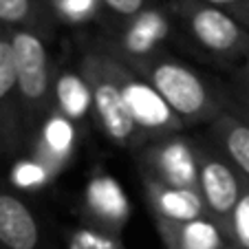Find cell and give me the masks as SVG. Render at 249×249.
Returning <instances> with one entry per match:
<instances>
[{
  "label": "cell",
  "instance_id": "cell-1",
  "mask_svg": "<svg viewBox=\"0 0 249 249\" xmlns=\"http://www.w3.org/2000/svg\"><path fill=\"white\" fill-rule=\"evenodd\" d=\"M128 66L137 71L159 93V97L168 104V108L185 126L205 122L212 124L227 110V99H223L218 90L212 89L188 64L165 55L163 51L146 60L130 62Z\"/></svg>",
  "mask_w": 249,
  "mask_h": 249
},
{
  "label": "cell",
  "instance_id": "cell-2",
  "mask_svg": "<svg viewBox=\"0 0 249 249\" xmlns=\"http://www.w3.org/2000/svg\"><path fill=\"white\" fill-rule=\"evenodd\" d=\"M16 60L27 148L44 119L55 108V73L51 69L44 36L29 29H7Z\"/></svg>",
  "mask_w": 249,
  "mask_h": 249
},
{
  "label": "cell",
  "instance_id": "cell-3",
  "mask_svg": "<svg viewBox=\"0 0 249 249\" xmlns=\"http://www.w3.org/2000/svg\"><path fill=\"white\" fill-rule=\"evenodd\" d=\"M77 73L86 82L90 93V110L97 119L99 128L115 146L141 150L150 137L135 124L130 110H128L124 95L115 82L108 66V53L99 44L84 49L80 55Z\"/></svg>",
  "mask_w": 249,
  "mask_h": 249
},
{
  "label": "cell",
  "instance_id": "cell-4",
  "mask_svg": "<svg viewBox=\"0 0 249 249\" xmlns=\"http://www.w3.org/2000/svg\"><path fill=\"white\" fill-rule=\"evenodd\" d=\"M99 47H102V44H99ZM104 51L108 53L110 73H113L119 90H122L124 102H126V106H128V110H130L137 126L146 132L150 139L179 135L185 124L168 108V104L159 97V93H157L137 71H132L122 57L110 53L108 49H104Z\"/></svg>",
  "mask_w": 249,
  "mask_h": 249
},
{
  "label": "cell",
  "instance_id": "cell-5",
  "mask_svg": "<svg viewBox=\"0 0 249 249\" xmlns=\"http://www.w3.org/2000/svg\"><path fill=\"white\" fill-rule=\"evenodd\" d=\"M181 20L190 38L210 55L221 60L249 57V29H245L225 11L207 2L188 0L181 5Z\"/></svg>",
  "mask_w": 249,
  "mask_h": 249
},
{
  "label": "cell",
  "instance_id": "cell-6",
  "mask_svg": "<svg viewBox=\"0 0 249 249\" xmlns=\"http://www.w3.org/2000/svg\"><path fill=\"white\" fill-rule=\"evenodd\" d=\"M198 150L201 146L181 135L150 139L139 150L141 177L172 188L198 190Z\"/></svg>",
  "mask_w": 249,
  "mask_h": 249
},
{
  "label": "cell",
  "instance_id": "cell-7",
  "mask_svg": "<svg viewBox=\"0 0 249 249\" xmlns=\"http://www.w3.org/2000/svg\"><path fill=\"white\" fill-rule=\"evenodd\" d=\"M247 179L223 157L218 148L201 146L198 150V192L205 203L207 216L225 234V227L236 203L245 192Z\"/></svg>",
  "mask_w": 249,
  "mask_h": 249
},
{
  "label": "cell",
  "instance_id": "cell-8",
  "mask_svg": "<svg viewBox=\"0 0 249 249\" xmlns=\"http://www.w3.org/2000/svg\"><path fill=\"white\" fill-rule=\"evenodd\" d=\"M22 150H27L22 102L16 77L14 49L5 31L0 38V157L14 159Z\"/></svg>",
  "mask_w": 249,
  "mask_h": 249
},
{
  "label": "cell",
  "instance_id": "cell-9",
  "mask_svg": "<svg viewBox=\"0 0 249 249\" xmlns=\"http://www.w3.org/2000/svg\"><path fill=\"white\" fill-rule=\"evenodd\" d=\"M0 249H42V225L33 207L0 185Z\"/></svg>",
  "mask_w": 249,
  "mask_h": 249
},
{
  "label": "cell",
  "instance_id": "cell-10",
  "mask_svg": "<svg viewBox=\"0 0 249 249\" xmlns=\"http://www.w3.org/2000/svg\"><path fill=\"white\" fill-rule=\"evenodd\" d=\"M130 20L132 22L124 29L119 38L106 40V42H102V47L108 49L117 57H122L126 64L161 53V42L168 36V22L163 16L143 11Z\"/></svg>",
  "mask_w": 249,
  "mask_h": 249
},
{
  "label": "cell",
  "instance_id": "cell-11",
  "mask_svg": "<svg viewBox=\"0 0 249 249\" xmlns=\"http://www.w3.org/2000/svg\"><path fill=\"white\" fill-rule=\"evenodd\" d=\"M75 143V130L73 122L60 113L57 108L51 110L36 137L31 139L27 150L31 152L33 163H38L40 170L47 174H55L73 155Z\"/></svg>",
  "mask_w": 249,
  "mask_h": 249
},
{
  "label": "cell",
  "instance_id": "cell-12",
  "mask_svg": "<svg viewBox=\"0 0 249 249\" xmlns=\"http://www.w3.org/2000/svg\"><path fill=\"white\" fill-rule=\"evenodd\" d=\"M86 221H93L97 225L106 227V230L122 234V227L126 225L130 207L124 196L122 188L110 179L108 174L95 177L86 188Z\"/></svg>",
  "mask_w": 249,
  "mask_h": 249
},
{
  "label": "cell",
  "instance_id": "cell-13",
  "mask_svg": "<svg viewBox=\"0 0 249 249\" xmlns=\"http://www.w3.org/2000/svg\"><path fill=\"white\" fill-rule=\"evenodd\" d=\"M143 188H146V196L152 207L155 218L183 223L207 216L205 203H203L198 190L172 188V185L157 183V181L150 179H143Z\"/></svg>",
  "mask_w": 249,
  "mask_h": 249
},
{
  "label": "cell",
  "instance_id": "cell-14",
  "mask_svg": "<svg viewBox=\"0 0 249 249\" xmlns=\"http://www.w3.org/2000/svg\"><path fill=\"white\" fill-rule=\"evenodd\" d=\"M157 230L165 249H227L230 245L223 230L210 216L183 223L157 218Z\"/></svg>",
  "mask_w": 249,
  "mask_h": 249
},
{
  "label": "cell",
  "instance_id": "cell-15",
  "mask_svg": "<svg viewBox=\"0 0 249 249\" xmlns=\"http://www.w3.org/2000/svg\"><path fill=\"white\" fill-rule=\"evenodd\" d=\"M212 139L223 157L249 181V124L225 110L212 122Z\"/></svg>",
  "mask_w": 249,
  "mask_h": 249
},
{
  "label": "cell",
  "instance_id": "cell-16",
  "mask_svg": "<svg viewBox=\"0 0 249 249\" xmlns=\"http://www.w3.org/2000/svg\"><path fill=\"white\" fill-rule=\"evenodd\" d=\"M55 108L71 122L80 119L90 108V93L80 73L55 75Z\"/></svg>",
  "mask_w": 249,
  "mask_h": 249
},
{
  "label": "cell",
  "instance_id": "cell-17",
  "mask_svg": "<svg viewBox=\"0 0 249 249\" xmlns=\"http://www.w3.org/2000/svg\"><path fill=\"white\" fill-rule=\"evenodd\" d=\"M0 22L5 29H29L44 36L49 22L38 0H0Z\"/></svg>",
  "mask_w": 249,
  "mask_h": 249
},
{
  "label": "cell",
  "instance_id": "cell-18",
  "mask_svg": "<svg viewBox=\"0 0 249 249\" xmlns=\"http://www.w3.org/2000/svg\"><path fill=\"white\" fill-rule=\"evenodd\" d=\"M64 243L66 249H128L122 234H115L86 218L64 231Z\"/></svg>",
  "mask_w": 249,
  "mask_h": 249
},
{
  "label": "cell",
  "instance_id": "cell-19",
  "mask_svg": "<svg viewBox=\"0 0 249 249\" xmlns=\"http://www.w3.org/2000/svg\"><path fill=\"white\" fill-rule=\"evenodd\" d=\"M225 238L231 249H249V181L231 212L230 223L225 227Z\"/></svg>",
  "mask_w": 249,
  "mask_h": 249
},
{
  "label": "cell",
  "instance_id": "cell-20",
  "mask_svg": "<svg viewBox=\"0 0 249 249\" xmlns=\"http://www.w3.org/2000/svg\"><path fill=\"white\" fill-rule=\"evenodd\" d=\"M207 5L230 14L234 20H238L245 29H249V0H203Z\"/></svg>",
  "mask_w": 249,
  "mask_h": 249
},
{
  "label": "cell",
  "instance_id": "cell-21",
  "mask_svg": "<svg viewBox=\"0 0 249 249\" xmlns=\"http://www.w3.org/2000/svg\"><path fill=\"white\" fill-rule=\"evenodd\" d=\"M102 2L110 11H115L117 16H124V18H135V16L143 14V9H146V0H102Z\"/></svg>",
  "mask_w": 249,
  "mask_h": 249
},
{
  "label": "cell",
  "instance_id": "cell-22",
  "mask_svg": "<svg viewBox=\"0 0 249 249\" xmlns=\"http://www.w3.org/2000/svg\"><path fill=\"white\" fill-rule=\"evenodd\" d=\"M93 0H60V11L71 18H86L90 14Z\"/></svg>",
  "mask_w": 249,
  "mask_h": 249
},
{
  "label": "cell",
  "instance_id": "cell-23",
  "mask_svg": "<svg viewBox=\"0 0 249 249\" xmlns=\"http://www.w3.org/2000/svg\"><path fill=\"white\" fill-rule=\"evenodd\" d=\"M238 84H240V99L249 102V57L243 62L238 71Z\"/></svg>",
  "mask_w": 249,
  "mask_h": 249
},
{
  "label": "cell",
  "instance_id": "cell-24",
  "mask_svg": "<svg viewBox=\"0 0 249 249\" xmlns=\"http://www.w3.org/2000/svg\"><path fill=\"white\" fill-rule=\"evenodd\" d=\"M227 110H231L234 115H238L243 122L249 124V102H245V99H230L227 102Z\"/></svg>",
  "mask_w": 249,
  "mask_h": 249
},
{
  "label": "cell",
  "instance_id": "cell-25",
  "mask_svg": "<svg viewBox=\"0 0 249 249\" xmlns=\"http://www.w3.org/2000/svg\"><path fill=\"white\" fill-rule=\"evenodd\" d=\"M5 31H7V29L2 27V22H0V38H2V36H5Z\"/></svg>",
  "mask_w": 249,
  "mask_h": 249
},
{
  "label": "cell",
  "instance_id": "cell-26",
  "mask_svg": "<svg viewBox=\"0 0 249 249\" xmlns=\"http://www.w3.org/2000/svg\"><path fill=\"white\" fill-rule=\"evenodd\" d=\"M227 249H231V247H227Z\"/></svg>",
  "mask_w": 249,
  "mask_h": 249
}]
</instances>
